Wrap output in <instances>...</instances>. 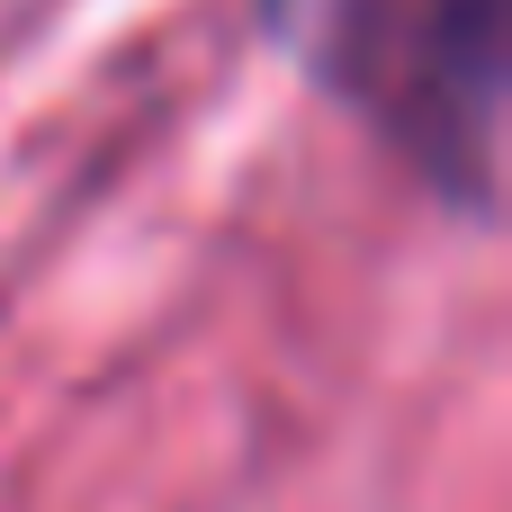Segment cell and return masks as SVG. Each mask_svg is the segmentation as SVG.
I'll return each mask as SVG.
<instances>
[{"instance_id":"6da1fadb","label":"cell","mask_w":512,"mask_h":512,"mask_svg":"<svg viewBox=\"0 0 512 512\" xmlns=\"http://www.w3.org/2000/svg\"><path fill=\"white\" fill-rule=\"evenodd\" d=\"M261 36L468 225L495 216L504 0H252Z\"/></svg>"}]
</instances>
